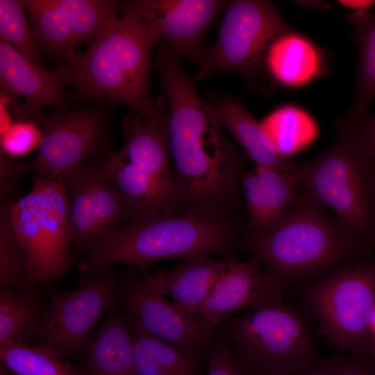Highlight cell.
Returning <instances> with one entry per match:
<instances>
[{
  "label": "cell",
  "mask_w": 375,
  "mask_h": 375,
  "mask_svg": "<svg viewBox=\"0 0 375 375\" xmlns=\"http://www.w3.org/2000/svg\"><path fill=\"white\" fill-rule=\"evenodd\" d=\"M179 58L163 40L153 62L168 103L167 138L175 180L187 209L219 213L237 192L242 160Z\"/></svg>",
  "instance_id": "cell-1"
},
{
  "label": "cell",
  "mask_w": 375,
  "mask_h": 375,
  "mask_svg": "<svg viewBox=\"0 0 375 375\" xmlns=\"http://www.w3.org/2000/svg\"><path fill=\"white\" fill-rule=\"evenodd\" d=\"M244 247L285 288L369 259L365 249L299 185L283 217L268 229L250 233Z\"/></svg>",
  "instance_id": "cell-2"
},
{
  "label": "cell",
  "mask_w": 375,
  "mask_h": 375,
  "mask_svg": "<svg viewBox=\"0 0 375 375\" xmlns=\"http://www.w3.org/2000/svg\"><path fill=\"white\" fill-rule=\"evenodd\" d=\"M236 237L235 226L219 213L190 208L138 216L89 249L81 268L123 263L144 272L161 260L228 254Z\"/></svg>",
  "instance_id": "cell-3"
},
{
  "label": "cell",
  "mask_w": 375,
  "mask_h": 375,
  "mask_svg": "<svg viewBox=\"0 0 375 375\" xmlns=\"http://www.w3.org/2000/svg\"><path fill=\"white\" fill-rule=\"evenodd\" d=\"M122 10L85 51L67 58L74 69L75 97L120 103L132 113L148 117L162 103L153 99L150 90L152 50L160 40L125 5Z\"/></svg>",
  "instance_id": "cell-4"
},
{
  "label": "cell",
  "mask_w": 375,
  "mask_h": 375,
  "mask_svg": "<svg viewBox=\"0 0 375 375\" xmlns=\"http://www.w3.org/2000/svg\"><path fill=\"white\" fill-rule=\"evenodd\" d=\"M217 325L245 375H297L321 358L306 318L283 301L248 308Z\"/></svg>",
  "instance_id": "cell-5"
},
{
  "label": "cell",
  "mask_w": 375,
  "mask_h": 375,
  "mask_svg": "<svg viewBox=\"0 0 375 375\" xmlns=\"http://www.w3.org/2000/svg\"><path fill=\"white\" fill-rule=\"evenodd\" d=\"M338 135L326 151L296 165L299 187L315 203L331 208L337 221L370 257L375 234V164L351 133Z\"/></svg>",
  "instance_id": "cell-6"
},
{
  "label": "cell",
  "mask_w": 375,
  "mask_h": 375,
  "mask_svg": "<svg viewBox=\"0 0 375 375\" xmlns=\"http://www.w3.org/2000/svg\"><path fill=\"white\" fill-rule=\"evenodd\" d=\"M167 119L163 103L148 117L131 112L122 124L124 146L112 151L101 167L131 202L136 217L183 206L170 158Z\"/></svg>",
  "instance_id": "cell-7"
},
{
  "label": "cell",
  "mask_w": 375,
  "mask_h": 375,
  "mask_svg": "<svg viewBox=\"0 0 375 375\" xmlns=\"http://www.w3.org/2000/svg\"><path fill=\"white\" fill-rule=\"evenodd\" d=\"M305 299L333 345L355 354H372L375 260L340 266L306 288Z\"/></svg>",
  "instance_id": "cell-8"
},
{
  "label": "cell",
  "mask_w": 375,
  "mask_h": 375,
  "mask_svg": "<svg viewBox=\"0 0 375 375\" xmlns=\"http://www.w3.org/2000/svg\"><path fill=\"white\" fill-rule=\"evenodd\" d=\"M31 190L11 202L12 223L36 283L62 277L72 261L70 199L61 182L35 176Z\"/></svg>",
  "instance_id": "cell-9"
},
{
  "label": "cell",
  "mask_w": 375,
  "mask_h": 375,
  "mask_svg": "<svg viewBox=\"0 0 375 375\" xmlns=\"http://www.w3.org/2000/svg\"><path fill=\"white\" fill-rule=\"evenodd\" d=\"M290 30L270 1H230L217 39L207 48L194 81L225 71L240 73L250 83L269 77L265 69L267 51L279 36Z\"/></svg>",
  "instance_id": "cell-10"
},
{
  "label": "cell",
  "mask_w": 375,
  "mask_h": 375,
  "mask_svg": "<svg viewBox=\"0 0 375 375\" xmlns=\"http://www.w3.org/2000/svg\"><path fill=\"white\" fill-rule=\"evenodd\" d=\"M110 114L94 106L42 115L37 122L43 138L29 170L62 183L78 171L103 166L112 151Z\"/></svg>",
  "instance_id": "cell-11"
},
{
  "label": "cell",
  "mask_w": 375,
  "mask_h": 375,
  "mask_svg": "<svg viewBox=\"0 0 375 375\" xmlns=\"http://www.w3.org/2000/svg\"><path fill=\"white\" fill-rule=\"evenodd\" d=\"M75 289H50L40 346L61 359L76 353L100 317L117 302L119 279L112 267L81 269Z\"/></svg>",
  "instance_id": "cell-12"
},
{
  "label": "cell",
  "mask_w": 375,
  "mask_h": 375,
  "mask_svg": "<svg viewBox=\"0 0 375 375\" xmlns=\"http://www.w3.org/2000/svg\"><path fill=\"white\" fill-rule=\"evenodd\" d=\"M117 302L130 324L176 347L200 362L208 360L216 340L215 326L185 313L149 289L142 276L119 280Z\"/></svg>",
  "instance_id": "cell-13"
},
{
  "label": "cell",
  "mask_w": 375,
  "mask_h": 375,
  "mask_svg": "<svg viewBox=\"0 0 375 375\" xmlns=\"http://www.w3.org/2000/svg\"><path fill=\"white\" fill-rule=\"evenodd\" d=\"M35 40L46 53L67 58L118 18L123 6L110 0H22Z\"/></svg>",
  "instance_id": "cell-14"
},
{
  "label": "cell",
  "mask_w": 375,
  "mask_h": 375,
  "mask_svg": "<svg viewBox=\"0 0 375 375\" xmlns=\"http://www.w3.org/2000/svg\"><path fill=\"white\" fill-rule=\"evenodd\" d=\"M62 183L70 199V241L85 252L136 217L131 202L105 175L101 167L78 171Z\"/></svg>",
  "instance_id": "cell-15"
},
{
  "label": "cell",
  "mask_w": 375,
  "mask_h": 375,
  "mask_svg": "<svg viewBox=\"0 0 375 375\" xmlns=\"http://www.w3.org/2000/svg\"><path fill=\"white\" fill-rule=\"evenodd\" d=\"M124 5L151 27L160 42L168 41L179 58L200 65L207 50L206 33L227 1L140 0Z\"/></svg>",
  "instance_id": "cell-16"
},
{
  "label": "cell",
  "mask_w": 375,
  "mask_h": 375,
  "mask_svg": "<svg viewBox=\"0 0 375 375\" xmlns=\"http://www.w3.org/2000/svg\"><path fill=\"white\" fill-rule=\"evenodd\" d=\"M285 287L258 261H237L231 258L206 299L192 312L216 326L242 308L283 301Z\"/></svg>",
  "instance_id": "cell-17"
},
{
  "label": "cell",
  "mask_w": 375,
  "mask_h": 375,
  "mask_svg": "<svg viewBox=\"0 0 375 375\" xmlns=\"http://www.w3.org/2000/svg\"><path fill=\"white\" fill-rule=\"evenodd\" d=\"M72 65L54 70L40 67L0 37L1 92L23 97L26 108L37 120L44 108L65 110L67 87L73 85Z\"/></svg>",
  "instance_id": "cell-18"
},
{
  "label": "cell",
  "mask_w": 375,
  "mask_h": 375,
  "mask_svg": "<svg viewBox=\"0 0 375 375\" xmlns=\"http://www.w3.org/2000/svg\"><path fill=\"white\" fill-rule=\"evenodd\" d=\"M231 259L213 260L209 256H201L186 260L169 270L144 274L142 278L152 291L171 297L176 307L191 315L208 297Z\"/></svg>",
  "instance_id": "cell-19"
},
{
  "label": "cell",
  "mask_w": 375,
  "mask_h": 375,
  "mask_svg": "<svg viewBox=\"0 0 375 375\" xmlns=\"http://www.w3.org/2000/svg\"><path fill=\"white\" fill-rule=\"evenodd\" d=\"M241 182L250 233L264 231L275 224L294 201L299 187L295 168L282 170L256 166L242 175Z\"/></svg>",
  "instance_id": "cell-20"
},
{
  "label": "cell",
  "mask_w": 375,
  "mask_h": 375,
  "mask_svg": "<svg viewBox=\"0 0 375 375\" xmlns=\"http://www.w3.org/2000/svg\"><path fill=\"white\" fill-rule=\"evenodd\" d=\"M85 355L87 375H138L131 327L116 303L105 312Z\"/></svg>",
  "instance_id": "cell-21"
},
{
  "label": "cell",
  "mask_w": 375,
  "mask_h": 375,
  "mask_svg": "<svg viewBox=\"0 0 375 375\" xmlns=\"http://www.w3.org/2000/svg\"><path fill=\"white\" fill-rule=\"evenodd\" d=\"M210 104L222 126L233 135L256 166L292 170L296 164L279 154L261 122L257 121L238 99L221 94L209 96Z\"/></svg>",
  "instance_id": "cell-22"
},
{
  "label": "cell",
  "mask_w": 375,
  "mask_h": 375,
  "mask_svg": "<svg viewBox=\"0 0 375 375\" xmlns=\"http://www.w3.org/2000/svg\"><path fill=\"white\" fill-rule=\"evenodd\" d=\"M324 62L321 49L291 29L269 47L265 69L272 81L288 88H299L323 74Z\"/></svg>",
  "instance_id": "cell-23"
},
{
  "label": "cell",
  "mask_w": 375,
  "mask_h": 375,
  "mask_svg": "<svg viewBox=\"0 0 375 375\" xmlns=\"http://www.w3.org/2000/svg\"><path fill=\"white\" fill-rule=\"evenodd\" d=\"M129 325L138 375H201V362L170 343Z\"/></svg>",
  "instance_id": "cell-24"
},
{
  "label": "cell",
  "mask_w": 375,
  "mask_h": 375,
  "mask_svg": "<svg viewBox=\"0 0 375 375\" xmlns=\"http://www.w3.org/2000/svg\"><path fill=\"white\" fill-rule=\"evenodd\" d=\"M45 312L36 283L19 293L1 288L0 342H26L38 335Z\"/></svg>",
  "instance_id": "cell-25"
},
{
  "label": "cell",
  "mask_w": 375,
  "mask_h": 375,
  "mask_svg": "<svg viewBox=\"0 0 375 375\" xmlns=\"http://www.w3.org/2000/svg\"><path fill=\"white\" fill-rule=\"evenodd\" d=\"M347 20L353 25L359 52L355 102L347 115L361 119L369 117V106L375 98V13L353 12L347 15Z\"/></svg>",
  "instance_id": "cell-26"
},
{
  "label": "cell",
  "mask_w": 375,
  "mask_h": 375,
  "mask_svg": "<svg viewBox=\"0 0 375 375\" xmlns=\"http://www.w3.org/2000/svg\"><path fill=\"white\" fill-rule=\"evenodd\" d=\"M261 123L279 154L286 158L308 147L318 133L311 115L293 105L276 108Z\"/></svg>",
  "instance_id": "cell-27"
},
{
  "label": "cell",
  "mask_w": 375,
  "mask_h": 375,
  "mask_svg": "<svg viewBox=\"0 0 375 375\" xmlns=\"http://www.w3.org/2000/svg\"><path fill=\"white\" fill-rule=\"evenodd\" d=\"M12 201L0 204V287L19 293L36 282L12 223Z\"/></svg>",
  "instance_id": "cell-28"
},
{
  "label": "cell",
  "mask_w": 375,
  "mask_h": 375,
  "mask_svg": "<svg viewBox=\"0 0 375 375\" xmlns=\"http://www.w3.org/2000/svg\"><path fill=\"white\" fill-rule=\"evenodd\" d=\"M0 358L2 364L17 375H83L40 345L1 341Z\"/></svg>",
  "instance_id": "cell-29"
},
{
  "label": "cell",
  "mask_w": 375,
  "mask_h": 375,
  "mask_svg": "<svg viewBox=\"0 0 375 375\" xmlns=\"http://www.w3.org/2000/svg\"><path fill=\"white\" fill-rule=\"evenodd\" d=\"M21 1L0 0V37L36 65L45 68Z\"/></svg>",
  "instance_id": "cell-30"
},
{
  "label": "cell",
  "mask_w": 375,
  "mask_h": 375,
  "mask_svg": "<svg viewBox=\"0 0 375 375\" xmlns=\"http://www.w3.org/2000/svg\"><path fill=\"white\" fill-rule=\"evenodd\" d=\"M43 138L42 129L33 118H13L8 129L0 135L1 153L16 158L39 149Z\"/></svg>",
  "instance_id": "cell-31"
},
{
  "label": "cell",
  "mask_w": 375,
  "mask_h": 375,
  "mask_svg": "<svg viewBox=\"0 0 375 375\" xmlns=\"http://www.w3.org/2000/svg\"><path fill=\"white\" fill-rule=\"evenodd\" d=\"M375 362L369 354H335L321 358L297 375H374Z\"/></svg>",
  "instance_id": "cell-32"
},
{
  "label": "cell",
  "mask_w": 375,
  "mask_h": 375,
  "mask_svg": "<svg viewBox=\"0 0 375 375\" xmlns=\"http://www.w3.org/2000/svg\"><path fill=\"white\" fill-rule=\"evenodd\" d=\"M338 122L351 133L364 153L375 164V115L361 119L347 115Z\"/></svg>",
  "instance_id": "cell-33"
},
{
  "label": "cell",
  "mask_w": 375,
  "mask_h": 375,
  "mask_svg": "<svg viewBox=\"0 0 375 375\" xmlns=\"http://www.w3.org/2000/svg\"><path fill=\"white\" fill-rule=\"evenodd\" d=\"M28 171V163H19L0 153V202L13 201L10 197Z\"/></svg>",
  "instance_id": "cell-34"
},
{
  "label": "cell",
  "mask_w": 375,
  "mask_h": 375,
  "mask_svg": "<svg viewBox=\"0 0 375 375\" xmlns=\"http://www.w3.org/2000/svg\"><path fill=\"white\" fill-rule=\"evenodd\" d=\"M208 360L206 375H245L235 363L225 342L217 334Z\"/></svg>",
  "instance_id": "cell-35"
},
{
  "label": "cell",
  "mask_w": 375,
  "mask_h": 375,
  "mask_svg": "<svg viewBox=\"0 0 375 375\" xmlns=\"http://www.w3.org/2000/svg\"><path fill=\"white\" fill-rule=\"evenodd\" d=\"M339 4L354 10L353 12L365 13L375 5V0H339Z\"/></svg>",
  "instance_id": "cell-36"
},
{
  "label": "cell",
  "mask_w": 375,
  "mask_h": 375,
  "mask_svg": "<svg viewBox=\"0 0 375 375\" xmlns=\"http://www.w3.org/2000/svg\"><path fill=\"white\" fill-rule=\"evenodd\" d=\"M7 103L0 99V135L4 133L12 123L13 119L9 112Z\"/></svg>",
  "instance_id": "cell-37"
},
{
  "label": "cell",
  "mask_w": 375,
  "mask_h": 375,
  "mask_svg": "<svg viewBox=\"0 0 375 375\" xmlns=\"http://www.w3.org/2000/svg\"><path fill=\"white\" fill-rule=\"evenodd\" d=\"M294 3L303 7L312 9L327 10L331 8L330 5L323 1H295Z\"/></svg>",
  "instance_id": "cell-38"
},
{
  "label": "cell",
  "mask_w": 375,
  "mask_h": 375,
  "mask_svg": "<svg viewBox=\"0 0 375 375\" xmlns=\"http://www.w3.org/2000/svg\"><path fill=\"white\" fill-rule=\"evenodd\" d=\"M0 375H12L10 371L3 364L0 366Z\"/></svg>",
  "instance_id": "cell-39"
},
{
  "label": "cell",
  "mask_w": 375,
  "mask_h": 375,
  "mask_svg": "<svg viewBox=\"0 0 375 375\" xmlns=\"http://www.w3.org/2000/svg\"><path fill=\"white\" fill-rule=\"evenodd\" d=\"M371 330L373 335L374 339L375 338V309L372 315V318L371 321Z\"/></svg>",
  "instance_id": "cell-40"
},
{
  "label": "cell",
  "mask_w": 375,
  "mask_h": 375,
  "mask_svg": "<svg viewBox=\"0 0 375 375\" xmlns=\"http://www.w3.org/2000/svg\"><path fill=\"white\" fill-rule=\"evenodd\" d=\"M372 253H375V234H374V236L372 242V246H371V255Z\"/></svg>",
  "instance_id": "cell-41"
},
{
  "label": "cell",
  "mask_w": 375,
  "mask_h": 375,
  "mask_svg": "<svg viewBox=\"0 0 375 375\" xmlns=\"http://www.w3.org/2000/svg\"><path fill=\"white\" fill-rule=\"evenodd\" d=\"M374 349H373V351H372V358H373V359H374V362H375V339H374Z\"/></svg>",
  "instance_id": "cell-42"
},
{
  "label": "cell",
  "mask_w": 375,
  "mask_h": 375,
  "mask_svg": "<svg viewBox=\"0 0 375 375\" xmlns=\"http://www.w3.org/2000/svg\"><path fill=\"white\" fill-rule=\"evenodd\" d=\"M375 375V374H374Z\"/></svg>",
  "instance_id": "cell-43"
}]
</instances>
